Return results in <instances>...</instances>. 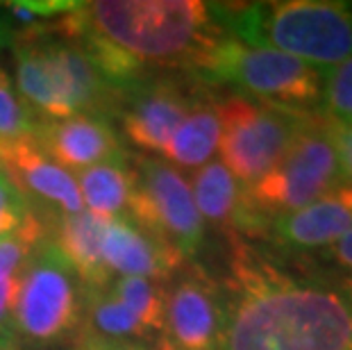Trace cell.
Segmentation results:
<instances>
[{
	"label": "cell",
	"mask_w": 352,
	"mask_h": 350,
	"mask_svg": "<svg viewBox=\"0 0 352 350\" xmlns=\"http://www.w3.org/2000/svg\"><path fill=\"white\" fill-rule=\"evenodd\" d=\"M0 350H19V348H16V344H14L12 339L0 337Z\"/></svg>",
	"instance_id": "34"
},
{
	"label": "cell",
	"mask_w": 352,
	"mask_h": 350,
	"mask_svg": "<svg viewBox=\"0 0 352 350\" xmlns=\"http://www.w3.org/2000/svg\"><path fill=\"white\" fill-rule=\"evenodd\" d=\"M109 289L148 330L162 337L164 314H166V282L146 278H114Z\"/></svg>",
	"instance_id": "22"
},
{
	"label": "cell",
	"mask_w": 352,
	"mask_h": 350,
	"mask_svg": "<svg viewBox=\"0 0 352 350\" xmlns=\"http://www.w3.org/2000/svg\"><path fill=\"white\" fill-rule=\"evenodd\" d=\"M134 193L127 216L189 259L205 245L207 226L193 203L189 177L162 157L130 153Z\"/></svg>",
	"instance_id": "8"
},
{
	"label": "cell",
	"mask_w": 352,
	"mask_h": 350,
	"mask_svg": "<svg viewBox=\"0 0 352 350\" xmlns=\"http://www.w3.org/2000/svg\"><path fill=\"white\" fill-rule=\"evenodd\" d=\"M323 255L327 259H332V262L336 266H341V269L352 271V230H348V232L343 234L341 239H336L332 245H327Z\"/></svg>",
	"instance_id": "31"
},
{
	"label": "cell",
	"mask_w": 352,
	"mask_h": 350,
	"mask_svg": "<svg viewBox=\"0 0 352 350\" xmlns=\"http://www.w3.org/2000/svg\"><path fill=\"white\" fill-rule=\"evenodd\" d=\"M193 203L205 226H214L232 234H254V223L243 198V184L226 168L221 160H212L191 175Z\"/></svg>",
	"instance_id": "16"
},
{
	"label": "cell",
	"mask_w": 352,
	"mask_h": 350,
	"mask_svg": "<svg viewBox=\"0 0 352 350\" xmlns=\"http://www.w3.org/2000/svg\"><path fill=\"white\" fill-rule=\"evenodd\" d=\"M219 109L221 157L243 187L273 171L311 121L307 111L275 107L241 94L219 100Z\"/></svg>",
	"instance_id": "7"
},
{
	"label": "cell",
	"mask_w": 352,
	"mask_h": 350,
	"mask_svg": "<svg viewBox=\"0 0 352 350\" xmlns=\"http://www.w3.org/2000/svg\"><path fill=\"white\" fill-rule=\"evenodd\" d=\"M221 144V109L207 91L177 125L162 153V160L177 171H198L214 160Z\"/></svg>",
	"instance_id": "19"
},
{
	"label": "cell",
	"mask_w": 352,
	"mask_h": 350,
	"mask_svg": "<svg viewBox=\"0 0 352 350\" xmlns=\"http://www.w3.org/2000/svg\"><path fill=\"white\" fill-rule=\"evenodd\" d=\"M36 118L21 98L12 76L0 64V139H19L34 135Z\"/></svg>",
	"instance_id": "24"
},
{
	"label": "cell",
	"mask_w": 352,
	"mask_h": 350,
	"mask_svg": "<svg viewBox=\"0 0 352 350\" xmlns=\"http://www.w3.org/2000/svg\"><path fill=\"white\" fill-rule=\"evenodd\" d=\"M78 5L76 0H10L0 3V10L7 14L14 32H19L55 23L57 19L76 12Z\"/></svg>",
	"instance_id": "25"
},
{
	"label": "cell",
	"mask_w": 352,
	"mask_h": 350,
	"mask_svg": "<svg viewBox=\"0 0 352 350\" xmlns=\"http://www.w3.org/2000/svg\"><path fill=\"white\" fill-rule=\"evenodd\" d=\"M71 350H155L153 346L137 344V341H109L94 337L85 330H80L71 341Z\"/></svg>",
	"instance_id": "29"
},
{
	"label": "cell",
	"mask_w": 352,
	"mask_h": 350,
	"mask_svg": "<svg viewBox=\"0 0 352 350\" xmlns=\"http://www.w3.org/2000/svg\"><path fill=\"white\" fill-rule=\"evenodd\" d=\"M202 85H230L268 105L307 111L323 100L325 69L273 48L248 46L228 34L196 73Z\"/></svg>",
	"instance_id": "4"
},
{
	"label": "cell",
	"mask_w": 352,
	"mask_h": 350,
	"mask_svg": "<svg viewBox=\"0 0 352 350\" xmlns=\"http://www.w3.org/2000/svg\"><path fill=\"white\" fill-rule=\"evenodd\" d=\"M19 298V275L7 282H0V337H7L14 341L12 321H14V307Z\"/></svg>",
	"instance_id": "30"
},
{
	"label": "cell",
	"mask_w": 352,
	"mask_h": 350,
	"mask_svg": "<svg viewBox=\"0 0 352 350\" xmlns=\"http://www.w3.org/2000/svg\"><path fill=\"white\" fill-rule=\"evenodd\" d=\"M327 125H329V137H332L334 148H336L341 173L348 175L352 184V123L327 121Z\"/></svg>",
	"instance_id": "28"
},
{
	"label": "cell",
	"mask_w": 352,
	"mask_h": 350,
	"mask_svg": "<svg viewBox=\"0 0 352 350\" xmlns=\"http://www.w3.org/2000/svg\"><path fill=\"white\" fill-rule=\"evenodd\" d=\"M352 230V184L341 182L298 212L268 221L266 237L291 250H325Z\"/></svg>",
	"instance_id": "15"
},
{
	"label": "cell",
	"mask_w": 352,
	"mask_h": 350,
	"mask_svg": "<svg viewBox=\"0 0 352 350\" xmlns=\"http://www.w3.org/2000/svg\"><path fill=\"white\" fill-rule=\"evenodd\" d=\"M323 102L329 121L352 123V57L325 71Z\"/></svg>",
	"instance_id": "26"
},
{
	"label": "cell",
	"mask_w": 352,
	"mask_h": 350,
	"mask_svg": "<svg viewBox=\"0 0 352 350\" xmlns=\"http://www.w3.org/2000/svg\"><path fill=\"white\" fill-rule=\"evenodd\" d=\"M0 173L50 228L64 216L85 212L76 175L52 162L34 137L0 139Z\"/></svg>",
	"instance_id": "10"
},
{
	"label": "cell",
	"mask_w": 352,
	"mask_h": 350,
	"mask_svg": "<svg viewBox=\"0 0 352 350\" xmlns=\"http://www.w3.org/2000/svg\"><path fill=\"white\" fill-rule=\"evenodd\" d=\"M78 36L116 87L151 76L196 78L230 34L202 0H94L55 21Z\"/></svg>",
	"instance_id": "2"
},
{
	"label": "cell",
	"mask_w": 352,
	"mask_h": 350,
	"mask_svg": "<svg viewBox=\"0 0 352 350\" xmlns=\"http://www.w3.org/2000/svg\"><path fill=\"white\" fill-rule=\"evenodd\" d=\"M212 7L221 25L248 46L280 50L316 69H332L352 57V3L271 0Z\"/></svg>",
	"instance_id": "3"
},
{
	"label": "cell",
	"mask_w": 352,
	"mask_h": 350,
	"mask_svg": "<svg viewBox=\"0 0 352 350\" xmlns=\"http://www.w3.org/2000/svg\"><path fill=\"white\" fill-rule=\"evenodd\" d=\"M30 32L36 34L46 50L69 114H87L114 123L121 87L109 80L85 43L57 30L55 23L32 28Z\"/></svg>",
	"instance_id": "12"
},
{
	"label": "cell",
	"mask_w": 352,
	"mask_h": 350,
	"mask_svg": "<svg viewBox=\"0 0 352 350\" xmlns=\"http://www.w3.org/2000/svg\"><path fill=\"white\" fill-rule=\"evenodd\" d=\"M30 214L32 212L28 210V205L0 173V239H7V237L21 232Z\"/></svg>",
	"instance_id": "27"
},
{
	"label": "cell",
	"mask_w": 352,
	"mask_h": 350,
	"mask_svg": "<svg viewBox=\"0 0 352 350\" xmlns=\"http://www.w3.org/2000/svg\"><path fill=\"white\" fill-rule=\"evenodd\" d=\"M14 41V28L7 19V14L0 10V48H10Z\"/></svg>",
	"instance_id": "32"
},
{
	"label": "cell",
	"mask_w": 352,
	"mask_h": 350,
	"mask_svg": "<svg viewBox=\"0 0 352 350\" xmlns=\"http://www.w3.org/2000/svg\"><path fill=\"white\" fill-rule=\"evenodd\" d=\"M46 239H50V226L36 214H30L21 232L0 239V282L21 275L32 252Z\"/></svg>",
	"instance_id": "23"
},
{
	"label": "cell",
	"mask_w": 352,
	"mask_h": 350,
	"mask_svg": "<svg viewBox=\"0 0 352 350\" xmlns=\"http://www.w3.org/2000/svg\"><path fill=\"white\" fill-rule=\"evenodd\" d=\"M32 137L48 157L71 175L118 160L127 153L114 123L87 114L59 121H36Z\"/></svg>",
	"instance_id": "13"
},
{
	"label": "cell",
	"mask_w": 352,
	"mask_h": 350,
	"mask_svg": "<svg viewBox=\"0 0 352 350\" xmlns=\"http://www.w3.org/2000/svg\"><path fill=\"white\" fill-rule=\"evenodd\" d=\"M205 94L189 76H151L125 85L118 94L114 125L139 155H162L177 125Z\"/></svg>",
	"instance_id": "9"
},
{
	"label": "cell",
	"mask_w": 352,
	"mask_h": 350,
	"mask_svg": "<svg viewBox=\"0 0 352 350\" xmlns=\"http://www.w3.org/2000/svg\"><path fill=\"white\" fill-rule=\"evenodd\" d=\"M230 239L221 350H352L348 287L291 273L241 234Z\"/></svg>",
	"instance_id": "1"
},
{
	"label": "cell",
	"mask_w": 352,
	"mask_h": 350,
	"mask_svg": "<svg viewBox=\"0 0 352 350\" xmlns=\"http://www.w3.org/2000/svg\"><path fill=\"white\" fill-rule=\"evenodd\" d=\"M82 314L85 289L57 245L46 239L19 275L14 344L30 350L71 344L82 327Z\"/></svg>",
	"instance_id": "5"
},
{
	"label": "cell",
	"mask_w": 352,
	"mask_h": 350,
	"mask_svg": "<svg viewBox=\"0 0 352 350\" xmlns=\"http://www.w3.org/2000/svg\"><path fill=\"white\" fill-rule=\"evenodd\" d=\"M107 219L91 212L64 216L50 228V241L57 245L73 273L78 275L82 289H109L114 275L102 259V232Z\"/></svg>",
	"instance_id": "17"
},
{
	"label": "cell",
	"mask_w": 352,
	"mask_h": 350,
	"mask_svg": "<svg viewBox=\"0 0 352 350\" xmlns=\"http://www.w3.org/2000/svg\"><path fill=\"white\" fill-rule=\"evenodd\" d=\"M12 53L16 62V89L36 121L69 118L55 71L36 34L30 30L14 32Z\"/></svg>",
	"instance_id": "18"
},
{
	"label": "cell",
	"mask_w": 352,
	"mask_h": 350,
	"mask_svg": "<svg viewBox=\"0 0 352 350\" xmlns=\"http://www.w3.org/2000/svg\"><path fill=\"white\" fill-rule=\"evenodd\" d=\"M226 296L221 282L193 262L166 282L164 334L177 350H221Z\"/></svg>",
	"instance_id": "11"
},
{
	"label": "cell",
	"mask_w": 352,
	"mask_h": 350,
	"mask_svg": "<svg viewBox=\"0 0 352 350\" xmlns=\"http://www.w3.org/2000/svg\"><path fill=\"white\" fill-rule=\"evenodd\" d=\"M346 287H348V292H350V294H352V280H350V282H348V285H346Z\"/></svg>",
	"instance_id": "35"
},
{
	"label": "cell",
	"mask_w": 352,
	"mask_h": 350,
	"mask_svg": "<svg viewBox=\"0 0 352 350\" xmlns=\"http://www.w3.org/2000/svg\"><path fill=\"white\" fill-rule=\"evenodd\" d=\"M155 350H177V348H173L170 346V341L166 339V337H157V341H155V346H153Z\"/></svg>",
	"instance_id": "33"
},
{
	"label": "cell",
	"mask_w": 352,
	"mask_h": 350,
	"mask_svg": "<svg viewBox=\"0 0 352 350\" xmlns=\"http://www.w3.org/2000/svg\"><path fill=\"white\" fill-rule=\"evenodd\" d=\"M82 205L89 207L100 219H118L127 216L134 193V171L130 164V153L123 157L91 166L76 175Z\"/></svg>",
	"instance_id": "20"
},
{
	"label": "cell",
	"mask_w": 352,
	"mask_h": 350,
	"mask_svg": "<svg viewBox=\"0 0 352 350\" xmlns=\"http://www.w3.org/2000/svg\"><path fill=\"white\" fill-rule=\"evenodd\" d=\"M80 330L109 341H137L146 346L157 341L155 334L111 294V289H85V314Z\"/></svg>",
	"instance_id": "21"
},
{
	"label": "cell",
	"mask_w": 352,
	"mask_h": 350,
	"mask_svg": "<svg viewBox=\"0 0 352 350\" xmlns=\"http://www.w3.org/2000/svg\"><path fill=\"white\" fill-rule=\"evenodd\" d=\"M343 173L329 137L327 118H314L294 141L287 155L257 182L243 187L254 237L264 234L268 221L298 212L339 187Z\"/></svg>",
	"instance_id": "6"
},
{
	"label": "cell",
	"mask_w": 352,
	"mask_h": 350,
	"mask_svg": "<svg viewBox=\"0 0 352 350\" xmlns=\"http://www.w3.org/2000/svg\"><path fill=\"white\" fill-rule=\"evenodd\" d=\"M102 259L114 278H146L168 282L189 264L182 252L130 216L107 221L102 232Z\"/></svg>",
	"instance_id": "14"
}]
</instances>
